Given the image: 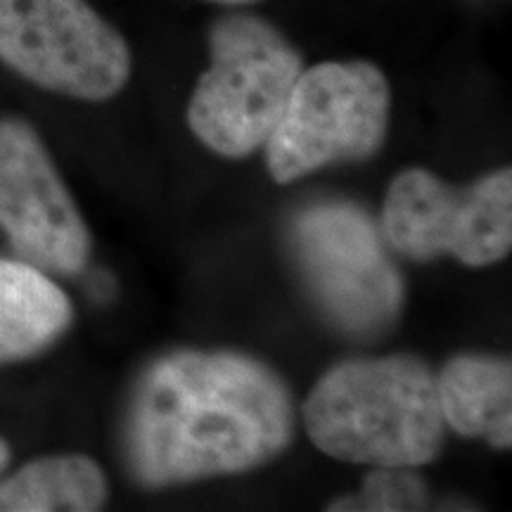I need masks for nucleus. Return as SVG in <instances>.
<instances>
[{
	"instance_id": "9d476101",
	"label": "nucleus",
	"mask_w": 512,
	"mask_h": 512,
	"mask_svg": "<svg viewBox=\"0 0 512 512\" xmlns=\"http://www.w3.org/2000/svg\"><path fill=\"white\" fill-rule=\"evenodd\" d=\"M72 323V302L46 271L0 259V366L46 349Z\"/></svg>"
},
{
	"instance_id": "0eeeda50",
	"label": "nucleus",
	"mask_w": 512,
	"mask_h": 512,
	"mask_svg": "<svg viewBox=\"0 0 512 512\" xmlns=\"http://www.w3.org/2000/svg\"><path fill=\"white\" fill-rule=\"evenodd\" d=\"M297 261L318 304L354 335L382 332L399 316L403 283L375 223L347 202L304 209L292 228Z\"/></svg>"
},
{
	"instance_id": "f8f14e48",
	"label": "nucleus",
	"mask_w": 512,
	"mask_h": 512,
	"mask_svg": "<svg viewBox=\"0 0 512 512\" xmlns=\"http://www.w3.org/2000/svg\"><path fill=\"white\" fill-rule=\"evenodd\" d=\"M427 508V486L411 467H375L356 496L342 498L330 510L401 512Z\"/></svg>"
},
{
	"instance_id": "1a4fd4ad",
	"label": "nucleus",
	"mask_w": 512,
	"mask_h": 512,
	"mask_svg": "<svg viewBox=\"0 0 512 512\" xmlns=\"http://www.w3.org/2000/svg\"><path fill=\"white\" fill-rule=\"evenodd\" d=\"M444 422L460 437L486 439L496 448L512 444V368L508 358L463 354L437 375Z\"/></svg>"
},
{
	"instance_id": "f03ea898",
	"label": "nucleus",
	"mask_w": 512,
	"mask_h": 512,
	"mask_svg": "<svg viewBox=\"0 0 512 512\" xmlns=\"http://www.w3.org/2000/svg\"><path fill=\"white\" fill-rule=\"evenodd\" d=\"M302 418L325 456L373 467L427 465L446 430L437 375L408 354L339 363L311 389Z\"/></svg>"
},
{
	"instance_id": "6e6552de",
	"label": "nucleus",
	"mask_w": 512,
	"mask_h": 512,
	"mask_svg": "<svg viewBox=\"0 0 512 512\" xmlns=\"http://www.w3.org/2000/svg\"><path fill=\"white\" fill-rule=\"evenodd\" d=\"M0 228L24 261L74 275L91 254V233L53 159L27 121H0Z\"/></svg>"
},
{
	"instance_id": "9b49d317",
	"label": "nucleus",
	"mask_w": 512,
	"mask_h": 512,
	"mask_svg": "<svg viewBox=\"0 0 512 512\" xmlns=\"http://www.w3.org/2000/svg\"><path fill=\"white\" fill-rule=\"evenodd\" d=\"M107 477L93 458L31 460L0 484V512H93L107 503Z\"/></svg>"
},
{
	"instance_id": "7ed1b4c3",
	"label": "nucleus",
	"mask_w": 512,
	"mask_h": 512,
	"mask_svg": "<svg viewBox=\"0 0 512 512\" xmlns=\"http://www.w3.org/2000/svg\"><path fill=\"white\" fill-rule=\"evenodd\" d=\"M211 64L188 105L200 143L228 159L266 145L283 117L304 62L297 48L266 19L235 12L209 31Z\"/></svg>"
},
{
	"instance_id": "4468645a",
	"label": "nucleus",
	"mask_w": 512,
	"mask_h": 512,
	"mask_svg": "<svg viewBox=\"0 0 512 512\" xmlns=\"http://www.w3.org/2000/svg\"><path fill=\"white\" fill-rule=\"evenodd\" d=\"M209 3H219V5H249V3H256V0H209Z\"/></svg>"
},
{
	"instance_id": "39448f33",
	"label": "nucleus",
	"mask_w": 512,
	"mask_h": 512,
	"mask_svg": "<svg viewBox=\"0 0 512 512\" xmlns=\"http://www.w3.org/2000/svg\"><path fill=\"white\" fill-rule=\"evenodd\" d=\"M0 62L76 100H110L131 76L124 36L86 0H0Z\"/></svg>"
},
{
	"instance_id": "ddd939ff",
	"label": "nucleus",
	"mask_w": 512,
	"mask_h": 512,
	"mask_svg": "<svg viewBox=\"0 0 512 512\" xmlns=\"http://www.w3.org/2000/svg\"><path fill=\"white\" fill-rule=\"evenodd\" d=\"M10 463V446L8 441L0 439V470H5V465Z\"/></svg>"
},
{
	"instance_id": "423d86ee",
	"label": "nucleus",
	"mask_w": 512,
	"mask_h": 512,
	"mask_svg": "<svg viewBox=\"0 0 512 512\" xmlns=\"http://www.w3.org/2000/svg\"><path fill=\"white\" fill-rule=\"evenodd\" d=\"M382 226L396 252L427 261L453 254L467 266H491L512 247V174L501 169L458 190L425 169L394 178Z\"/></svg>"
},
{
	"instance_id": "f257e3e1",
	"label": "nucleus",
	"mask_w": 512,
	"mask_h": 512,
	"mask_svg": "<svg viewBox=\"0 0 512 512\" xmlns=\"http://www.w3.org/2000/svg\"><path fill=\"white\" fill-rule=\"evenodd\" d=\"M292 432L290 392L264 363L230 351H176L140 377L126 458L140 484H185L264 465Z\"/></svg>"
},
{
	"instance_id": "20e7f679",
	"label": "nucleus",
	"mask_w": 512,
	"mask_h": 512,
	"mask_svg": "<svg viewBox=\"0 0 512 512\" xmlns=\"http://www.w3.org/2000/svg\"><path fill=\"white\" fill-rule=\"evenodd\" d=\"M389 105V83L373 62L302 69L264 145L273 181L292 183L323 166L370 157L387 136Z\"/></svg>"
}]
</instances>
